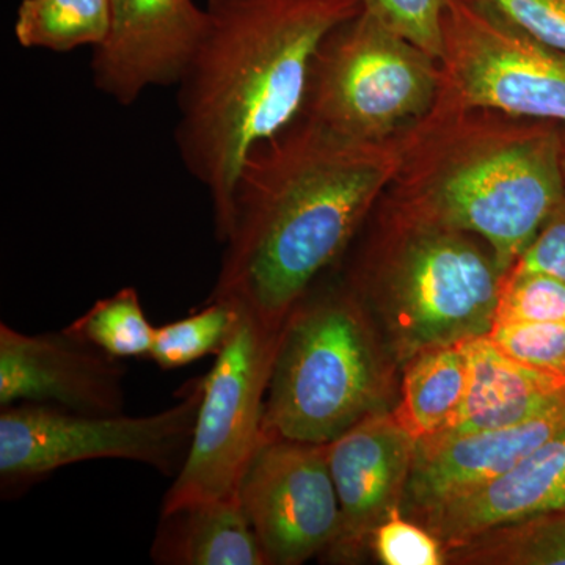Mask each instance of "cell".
Wrapping results in <instances>:
<instances>
[{
	"mask_svg": "<svg viewBox=\"0 0 565 565\" xmlns=\"http://www.w3.org/2000/svg\"><path fill=\"white\" fill-rule=\"evenodd\" d=\"M440 71L435 103L565 125L564 52L465 0L446 10Z\"/></svg>",
	"mask_w": 565,
	"mask_h": 565,
	"instance_id": "9",
	"label": "cell"
},
{
	"mask_svg": "<svg viewBox=\"0 0 565 565\" xmlns=\"http://www.w3.org/2000/svg\"><path fill=\"white\" fill-rule=\"evenodd\" d=\"M399 136L351 139L300 115L241 167L210 299L280 330L294 305L352 243L392 184Z\"/></svg>",
	"mask_w": 565,
	"mask_h": 565,
	"instance_id": "1",
	"label": "cell"
},
{
	"mask_svg": "<svg viewBox=\"0 0 565 565\" xmlns=\"http://www.w3.org/2000/svg\"><path fill=\"white\" fill-rule=\"evenodd\" d=\"M565 322V282L509 269L501 280L493 323Z\"/></svg>",
	"mask_w": 565,
	"mask_h": 565,
	"instance_id": "23",
	"label": "cell"
},
{
	"mask_svg": "<svg viewBox=\"0 0 565 565\" xmlns=\"http://www.w3.org/2000/svg\"><path fill=\"white\" fill-rule=\"evenodd\" d=\"M110 29V0H22L14 36L25 50L65 54L99 46Z\"/></svg>",
	"mask_w": 565,
	"mask_h": 565,
	"instance_id": "19",
	"label": "cell"
},
{
	"mask_svg": "<svg viewBox=\"0 0 565 565\" xmlns=\"http://www.w3.org/2000/svg\"><path fill=\"white\" fill-rule=\"evenodd\" d=\"M559 129L435 103L399 134V167L382 200L481 237L505 274L564 200Z\"/></svg>",
	"mask_w": 565,
	"mask_h": 565,
	"instance_id": "3",
	"label": "cell"
},
{
	"mask_svg": "<svg viewBox=\"0 0 565 565\" xmlns=\"http://www.w3.org/2000/svg\"><path fill=\"white\" fill-rule=\"evenodd\" d=\"M451 0H364L363 10L440 62L444 18Z\"/></svg>",
	"mask_w": 565,
	"mask_h": 565,
	"instance_id": "25",
	"label": "cell"
},
{
	"mask_svg": "<svg viewBox=\"0 0 565 565\" xmlns=\"http://www.w3.org/2000/svg\"><path fill=\"white\" fill-rule=\"evenodd\" d=\"M66 332L120 362L150 359L156 327L148 321L137 289L128 286L98 300Z\"/></svg>",
	"mask_w": 565,
	"mask_h": 565,
	"instance_id": "21",
	"label": "cell"
},
{
	"mask_svg": "<svg viewBox=\"0 0 565 565\" xmlns=\"http://www.w3.org/2000/svg\"><path fill=\"white\" fill-rule=\"evenodd\" d=\"M565 505V430L512 470L468 490L418 520L455 548L497 527Z\"/></svg>",
	"mask_w": 565,
	"mask_h": 565,
	"instance_id": "15",
	"label": "cell"
},
{
	"mask_svg": "<svg viewBox=\"0 0 565 565\" xmlns=\"http://www.w3.org/2000/svg\"><path fill=\"white\" fill-rule=\"evenodd\" d=\"M565 430V396L542 414L501 429L416 441L403 509L416 520L512 470Z\"/></svg>",
	"mask_w": 565,
	"mask_h": 565,
	"instance_id": "14",
	"label": "cell"
},
{
	"mask_svg": "<svg viewBox=\"0 0 565 565\" xmlns=\"http://www.w3.org/2000/svg\"><path fill=\"white\" fill-rule=\"evenodd\" d=\"M487 337L509 359L565 384V322L493 323Z\"/></svg>",
	"mask_w": 565,
	"mask_h": 565,
	"instance_id": "24",
	"label": "cell"
},
{
	"mask_svg": "<svg viewBox=\"0 0 565 565\" xmlns=\"http://www.w3.org/2000/svg\"><path fill=\"white\" fill-rule=\"evenodd\" d=\"M151 557L163 565H267L239 494L162 512Z\"/></svg>",
	"mask_w": 565,
	"mask_h": 565,
	"instance_id": "17",
	"label": "cell"
},
{
	"mask_svg": "<svg viewBox=\"0 0 565 565\" xmlns=\"http://www.w3.org/2000/svg\"><path fill=\"white\" fill-rule=\"evenodd\" d=\"M239 310L222 299H207L188 318L158 327L150 353L163 371L180 370L206 355H217L228 340Z\"/></svg>",
	"mask_w": 565,
	"mask_h": 565,
	"instance_id": "22",
	"label": "cell"
},
{
	"mask_svg": "<svg viewBox=\"0 0 565 565\" xmlns=\"http://www.w3.org/2000/svg\"><path fill=\"white\" fill-rule=\"evenodd\" d=\"M559 163L561 173H563V180L565 184V125H561L559 129Z\"/></svg>",
	"mask_w": 565,
	"mask_h": 565,
	"instance_id": "29",
	"label": "cell"
},
{
	"mask_svg": "<svg viewBox=\"0 0 565 565\" xmlns=\"http://www.w3.org/2000/svg\"><path fill=\"white\" fill-rule=\"evenodd\" d=\"M377 228L353 291L385 322L403 362L492 330L503 273L475 234L426 221L381 199Z\"/></svg>",
	"mask_w": 565,
	"mask_h": 565,
	"instance_id": "4",
	"label": "cell"
},
{
	"mask_svg": "<svg viewBox=\"0 0 565 565\" xmlns=\"http://www.w3.org/2000/svg\"><path fill=\"white\" fill-rule=\"evenodd\" d=\"M237 494L267 565L303 564L340 537L327 445L263 434Z\"/></svg>",
	"mask_w": 565,
	"mask_h": 565,
	"instance_id": "10",
	"label": "cell"
},
{
	"mask_svg": "<svg viewBox=\"0 0 565 565\" xmlns=\"http://www.w3.org/2000/svg\"><path fill=\"white\" fill-rule=\"evenodd\" d=\"M407 363L403 397L393 415L418 441L455 419L467 394L470 363L465 341L429 349Z\"/></svg>",
	"mask_w": 565,
	"mask_h": 565,
	"instance_id": "18",
	"label": "cell"
},
{
	"mask_svg": "<svg viewBox=\"0 0 565 565\" xmlns=\"http://www.w3.org/2000/svg\"><path fill=\"white\" fill-rule=\"evenodd\" d=\"M384 401V364L355 292L305 294L281 323L263 434L329 445Z\"/></svg>",
	"mask_w": 565,
	"mask_h": 565,
	"instance_id": "5",
	"label": "cell"
},
{
	"mask_svg": "<svg viewBox=\"0 0 565 565\" xmlns=\"http://www.w3.org/2000/svg\"><path fill=\"white\" fill-rule=\"evenodd\" d=\"M511 269L544 274L565 282V196Z\"/></svg>",
	"mask_w": 565,
	"mask_h": 565,
	"instance_id": "28",
	"label": "cell"
},
{
	"mask_svg": "<svg viewBox=\"0 0 565 565\" xmlns=\"http://www.w3.org/2000/svg\"><path fill=\"white\" fill-rule=\"evenodd\" d=\"M228 340L217 353L193 427L191 446L162 512L233 497L262 444L264 404L280 330L237 308Z\"/></svg>",
	"mask_w": 565,
	"mask_h": 565,
	"instance_id": "8",
	"label": "cell"
},
{
	"mask_svg": "<svg viewBox=\"0 0 565 565\" xmlns=\"http://www.w3.org/2000/svg\"><path fill=\"white\" fill-rule=\"evenodd\" d=\"M374 555L385 565H440L446 563L444 542L422 523L393 512L370 537Z\"/></svg>",
	"mask_w": 565,
	"mask_h": 565,
	"instance_id": "26",
	"label": "cell"
},
{
	"mask_svg": "<svg viewBox=\"0 0 565 565\" xmlns=\"http://www.w3.org/2000/svg\"><path fill=\"white\" fill-rule=\"evenodd\" d=\"M416 440L396 416L377 411L327 445L330 471L341 505V533L329 550L351 559L375 527L403 511Z\"/></svg>",
	"mask_w": 565,
	"mask_h": 565,
	"instance_id": "13",
	"label": "cell"
},
{
	"mask_svg": "<svg viewBox=\"0 0 565 565\" xmlns=\"http://www.w3.org/2000/svg\"><path fill=\"white\" fill-rule=\"evenodd\" d=\"M565 54V0H465Z\"/></svg>",
	"mask_w": 565,
	"mask_h": 565,
	"instance_id": "27",
	"label": "cell"
},
{
	"mask_svg": "<svg viewBox=\"0 0 565 565\" xmlns=\"http://www.w3.org/2000/svg\"><path fill=\"white\" fill-rule=\"evenodd\" d=\"M465 348L470 379L463 403L441 433L427 438L515 426L565 396L563 382L509 359L487 334L465 341Z\"/></svg>",
	"mask_w": 565,
	"mask_h": 565,
	"instance_id": "16",
	"label": "cell"
},
{
	"mask_svg": "<svg viewBox=\"0 0 565 565\" xmlns=\"http://www.w3.org/2000/svg\"><path fill=\"white\" fill-rule=\"evenodd\" d=\"M125 367L70 332L25 334L0 323V407L40 404L122 414Z\"/></svg>",
	"mask_w": 565,
	"mask_h": 565,
	"instance_id": "12",
	"label": "cell"
},
{
	"mask_svg": "<svg viewBox=\"0 0 565 565\" xmlns=\"http://www.w3.org/2000/svg\"><path fill=\"white\" fill-rule=\"evenodd\" d=\"M206 25L193 0H110V29L93 47L96 90L132 106L152 87L177 85Z\"/></svg>",
	"mask_w": 565,
	"mask_h": 565,
	"instance_id": "11",
	"label": "cell"
},
{
	"mask_svg": "<svg viewBox=\"0 0 565 565\" xmlns=\"http://www.w3.org/2000/svg\"><path fill=\"white\" fill-rule=\"evenodd\" d=\"M203 377L182 390L180 403L148 416L92 415L40 404H14L0 414V482L20 492L68 465L132 460L161 473L180 471L199 414Z\"/></svg>",
	"mask_w": 565,
	"mask_h": 565,
	"instance_id": "7",
	"label": "cell"
},
{
	"mask_svg": "<svg viewBox=\"0 0 565 565\" xmlns=\"http://www.w3.org/2000/svg\"><path fill=\"white\" fill-rule=\"evenodd\" d=\"M364 0H207L206 25L177 87L174 145L207 192L217 239L248 152L302 115L327 36Z\"/></svg>",
	"mask_w": 565,
	"mask_h": 565,
	"instance_id": "2",
	"label": "cell"
},
{
	"mask_svg": "<svg viewBox=\"0 0 565 565\" xmlns=\"http://www.w3.org/2000/svg\"><path fill=\"white\" fill-rule=\"evenodd\" d=\"M440 79L437 58L363 10L323 41L302 115L351 139H393L433 109Z\"/></svg>",
	"mask_w": 565,
	"mask_h": 565,
	"instance_id": "6",
	"label": "cell"
},
{
	"mask_svg": "<svg viewBox=\"0 0 565 565\" xmlns=\"http://www.w3.org/2000/svg\"><path fill=\"white\" fill-rule=\"evenodd\" d=\"M565 565V505L446 550V563Z\"/></svg>",
	"mask_w": 565,
	"mask_h": 565,
	"instance_id": "20",
	"label": "cell"
}]
</instances>
